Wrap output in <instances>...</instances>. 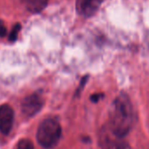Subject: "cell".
<instances>
[{"mask_svg":"<svg viewBox=\"0 0 149 149\" xmlns=\"http://www.w3.org/2000/svg\"><path fill=\"white\" fill-rule=\"evenodd\" d=\"M6 33H7V30L6 26L2 23H0V37H5Z\"/></svg>","mask_w":149,"mask_h":149,"instance_id":"cell-9","label":"cell"},{"mask_svg":"<svg viewBox=\"0 0 149 149\" xmlns=\"http://www.w3.org/2000/svg\"><path fill=\"white\" fill-rule=\"evenodd\" d=\"M61 136V127L58 121L47 118L39 125L36 138L40 146L45 148L55 146Z\"/></svg>","mask_w":149,"mask_h":149,"instance_id":"cell-2","label":"cell"},{"mask_svg":"<svg viewBox=\"0 0 149 149\" xmlns=\"http://www.w3.org/2000/svg\"><path fill=\"white\" fill-rule=\"evenodd\" d=\"M103 1L104 0H77V12L84 17H91L96 13Z\"/></svg>","mask_w":149,"mask_h":149,"instance_id":"cell-5","label":"cell"},{"mask_svg":"<svg viewBox=\"0 0 149 149\" xmlns=\"http://www.w3.org/2000/svg\"><path fill=\"white\" fill-rule=\"evenodd\" d=\"M110 129L117 138L126 136L132 128L135 115L129 97L120 93L112 102L110 110Z\"/></svg>","mask_w":149,"mask_h":149,"instance_id":"cell-1","label":"cell"},{"mask_svg":"<svg viewBox=\"0 0 149 149\" xmlns=\"http://www.w3.org/2000/svg\"><path fill=\"white\" fill-rule=\"evenodd\" d=\"M17 149H34L33 143L28 139H20L18 143Z\"/></svg>","mask_w":149,"mask_h":149,"instance_id":"cell-7","label":"cell"},{"mask_svg":"<svg viewBox=\"0 0 149 149\" xmlns=\"http://www.w3.org/2000/svg\"><path fill=\"white\" fill-rule=\"evenodd\" d=\"M20 28H21V26H20L19 24H17V25H15L13 26V28L12 29V31H11V33L9 34V40H10V41H15L17 40L18 34H19V33L20 31Z\"/></svg>","mask_w":149,"mask_h":149,"instance_id":"cell-8","label":"cell"},{"mask_svg":"<svg viewBox=\"0 0 149 149\" xmlns=\"http://www.w3.org/2000/svg\"><path fill=\"white\" fill-rule=\"evenodd\" d=\"M102 97H103V94H94L91 97V100L94 103H97L100 100Z\"/></svg>","mask_w":149,"mask_h":149,"instance_id":"cell-10","label":"cell"},{"mask_svg":"<svg viewBox=\"0 0 149 149\" xmlns=\"http://www.w3.org/2000/svg\"><path fill=\"white\" fill-rule=\"evenodd\" d=\"M26 8L33 13H38L45 9L48 0H20Z\"/></svg>","mask_w":149,"mask_h":149,"instance_id":"cell-6","label":"cell"},{"mask_svg":"<svg viewBox=\"0 0 149 149\" xmlns=\"http://www.w3.org/2000/svg\"><path fill=\"white\" fill-rule=\"evenodd\" d=\"M43 105L44 99L42 96L38 93H33L24 98L21 103V111L26 117L32 118L42 109Z\"/></svg>","mask_w":149,"mask_h":149,"instance_id":"cell-3","label":"cell"},{"mask_svg":"<svg viewBox=\"0 0 149 149\" xmlns=\"http://www.w3.org/2000/svg\"><path fill=\"white\" fill-rule=\"evenodd\" d=\"M14 121V111L9 104L0 106V132L8 135L13 128Z\"/></svg>","mask_w":149,"mask_h":149,"instance_id":"cell-4","label":"cell"}]
</instances>
